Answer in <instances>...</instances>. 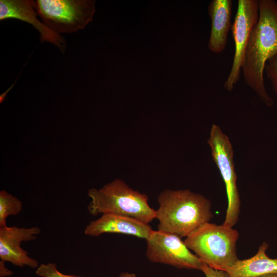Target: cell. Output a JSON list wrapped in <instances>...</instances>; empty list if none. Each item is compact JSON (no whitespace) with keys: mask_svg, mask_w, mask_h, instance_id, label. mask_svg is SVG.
Here are the masks:
<instances>
[{"mask_svg":"<svg viewBox=\"0 0 277 277\" xmlns=\"http://www.w3.org/2000/svg\"><path fill=\"white\" fill-rule=\"evenodd\" d=\"M259 18L250 34L242 67L246 84L268 107L273 105L265 85L267 62L277 55V1L259 0Z\"/></svg>","mask_w":277,"mask_h":277,"instance_id":"1","label":"cell"},{"mask_svg":"<svg viewBox=\"0 0 277 277\" xmlns=\"http://www.w3.org/2000/svg\"><path fill=\"white\" fill-rule=\"evenodd\" d=\"M157 230L187 237L213 217L210 201L189 189H165L159 195Z\"/></svg>","mask_w":277,"mask_h":277,"instance_id":"2","label":"cell"},{"mask_svg":"<svg viewBox=\"0 0 277 277\" xmlns=\"http://www.w3.org/2000/svg\"><path fill=\"white\" fill-rule=\"evenodd\" d=\"M91 201L87 207L93 215L115 214L149 224L155 219V210L148 204L145 193L134 190L121 179H115L100 189L88 191Z\"/></svg>","mask_w":277,"mask_h":277,"instance_id":"3","label":"cell"},{"mask_svg":"<svg viewBox=\"0 0 277 277\" xmlns=\"http://www.w3.org/2000/svg\"><path fill=\"white\" fill-rule=\"evenodd\" d=\"M239 236L233 227L207 222L188 235L184 242L208 266L226 271L239 260L236 248Z\"/></svg>","mask_w":277,"mask_h":277,"instance_id":"4","label":"cell"},{"mask_svg":"<svg viewBox=\"0 0 277 277\" xmlns=\"http://www.w3.org/2000/svg\"><path fill=\"white\" fill-rule=\"evenodd\" d=\"M95 3L93 0H37L35 9L43 23L60 34L84 28L92 21Z\"/></svg>","mask_w":277,"mask_h":277,"instance_id":"5","label":"cell"},{"mask_svg":"<svg viewBox=\"0 0 277 277\" xmlns=\"http://www.w3.org/2000/svg\"><path fill=\"white\" fill-rule=\"evenodd\" d=\"M207 142L212 159L219 169L226 187L228 205L223 225L233 227L239 219L241 200L236 184L232 146L228 137L215 124L212 125Z\"/></svg>","mask_w":277,"mask_h":277,"instance_id":"6","label":"cell"},{"mask_svg":"<svg viewBox=\"0 0 277 277\" xmlns=\"http://www.w3.org/2000/svg\"><path fill=\"white\" fill-rule=\"evenodd\" d=\"M146 241V255L149 261L180 269L201 270L204 263L190 251L179 236L153 230Z\"/></svg>","mask_w":277,"mask_h":277,"instance_id":"7","label":"cell"},{"mask_svg":"<svg viewBox=\"0 0 277 277\" xmlns=\"http://www.w3.org/2000/svg\"><path fill=\"white\" fill-rule=\"evenodd\" d=\"M259 18V0H238L236 12L231 27L234 53L229 73L224 84L227 91L233 90L240 80L246 47Z\"/></svg>","mask_w":277,"mask_h":277,"instance_id":"8","label":"cell"},{"mask_svg":"<svg viewBox=\"0 0 277 277\" xmlns=\"http://www.w3.org/2000/svg\"><path fill=\"white\" fill-rule=\"evenodd\" d=\"M39 227L29 228L17 226L0 227V258L13 265L32 268L38 267V262L28 255V253L21 247L22 242L33 241L40 233Z\"/></svg>","mask_w":277,"mask_h":277,"instance_id":"9","label":"cell"},{"mask_svg":"<svg viewBox=\"0 0 277 277\" xmlns=\"http://www.w3.org/2000/svg\"><path fill=\"white\" fill-rule=\"evenodd\" d=\"M37 15L34 1H0L1 21L15 18L26 22L32 25L39 32L42 41L51 43L59 48L62 51H64L66 43L63 37L39 21Z\"/></svg>","mask_w":277,"mask_h":277,"instance_id":"10","label":"cell"},{"mask_svg":"<svg viewBox=\"0 0 277 277\" xmlns=\"http://www.w3.org/2000/svg\"><path fill=\"white\" fill-rule=\"evenodd\" d=\"M152 227L135 219L112 213L102 214L87 225L84 233L98 236L104 233H120L147 239L153 231Z\"/></svg>","mask_w":277,"mask_h":277,"instance_id":"11","label":"cell"},{"mask_svg":"<svg viewBox=\"0 0 277 277\" xmlns=\"http://www.w3.org/2000/svg\"><path fill=\"white\" fill-rule=\"evenodd\" d=\"M232 0H212L208 12L211 19V30L208 47L214 53L225 50L229 31L231 27Z\"/></svg>","mask_w":277,"mask_h":277,"instance_id":"12","label":"cell"},{"mask_svg":"<svg viewBox=\"0 0 277 277\" xmlns=\"http://www.w3.org/2000/svg\"><path fill=\"white\" fill-rule=\"evenodd\" d=\"M268 244L264 242L253 256L238 260L226 272L228 277H254L277 273V259H271L266 254Z\"/></svg>","mask_w":277,"mask_h":277,"instance_id":"13","label":"cell"},{"mask_svg":"<svg viewBox=\"0 0 277 277\" xmlns=\"http://www.w3.org/2000/svg\"><path fill=\"white\" fill-rule=\"evenodd\" d=\"M22 203L16 197L3 190L0 191V227L6 226L9 215H16L22 209Z\"/></svg>","mask_w":277,"mask_h":277,"instance_id":"14","label":"cell"},{"mask_svg":"<svg viewBox=\"0 0 277 277\" xmlns=\"http://www.w3.org/2000/svg\"><path fill=\"white\" fill-rule=\"evenodd\" d=\"M35 273L41 277H81L61 273L57 270L56 265L53 263L41 264L37 268Z\"/></svg>","mask_w":277,"mask_h":277,"instance_id":"15","label":"cell"},{"mask_svg":"<svg viewBox=\"0 0 277 277\" xmlns=\"http://www.w3.org/2000/svg\"><path fill=\"white\" fill-rule=\"evenodd\" d=\"M265 73L271 83L272 89L277 98V55L267 62L265 69Z\"/></svg>","mask_w":277,"mask_h":277,"instance_id":"16","label":"cell"},{"mask_svg":"<svg viewBox=\"0 0 277 277\" xmlns=\"http://www.w3.org/2000/svg\"><path fill=\"white\" fill-rule=\"evenodd\" d=\"M201 270L206 277H228L227 273L223 270H215L203 264Z\"/></svg>","mask_w":277,"mask_h":277,"instance_id":"17","label":"cell"},{"mask_svg":"<svg viewBox=\"0 0 277 277\" xmlns=\"http://www.w3.org/2000/svg\"><path fill=\"white\" fill-rule=\"evenodd\" d=\"M4 261H0V276L1 277H6L11 276L13 274V272L8 269L5 266Z\"/></svg>","mask_w":277,"mask_h":277,"instance_id":"18","label":"cell"},{"mask_svg":"<svg viewBox=\"0 0 277 277\" xmlns=\"http://www.w3.org/2000/svg\"><path fill=\"white\" fill-rule=\"evenodd\" d=\"M118 277H136V276L135 273L126 272L121 273Z\"/></svg>","mask_w":277,"mask_h":277,"instance_id":"19","label":"cell"},{"mask_svg":"<svg viewBox=\"0 0 277 277\" xmlns=\"http://www.w3.org/2000/svg\"><path fill=\"white\" fill-rule=\"evenodd\" d=\"M254 277H277V273L264 274Z\"/></svg>","mask_w":277,"mask_h":277,"instance_id":"20","label":"cell"}]
</instances>
